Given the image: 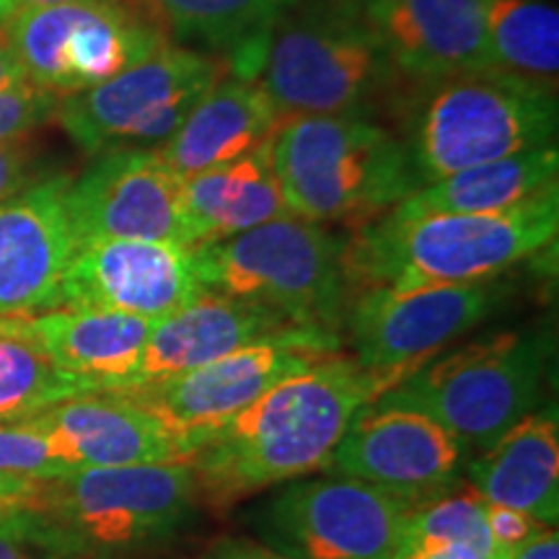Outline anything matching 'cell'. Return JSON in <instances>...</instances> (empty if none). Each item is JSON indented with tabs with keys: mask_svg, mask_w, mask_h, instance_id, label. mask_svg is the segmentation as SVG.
Segmentation results:
<instances>
[{
	"mask_svg": "<svg viewBox=\"0 0 559 559\" xmlns=\"http://www.w3.org/2000/svg\"><path fill=\"white\" fill-rule=\"evenodd\" d=\"M16 11H19V0H0V32L5 29V24H9Z\"/></svg>",
	"mask_w": 559,
	"mask_h": 559,
	"instance_id": "39",
	"label": "cell"
},
{
	"mask_svg": "<svg viewBox=\"0 0 559 559\" xmlns=\"http://www.w3.org/2000/svg\"><path fill=\"white\" fill-rule=\"evenodd\" d=\"M270 148L290 213L319 226L362 228L417 190L402 140L362 115L285 120Z\"/></svg>",
	"mask_w": 559,
	"mask_h": 559,
	"instance_id": "5",
	"label": "cell"
},
{
	"mask_svg": "<svg viewBox=\"0 0 559 559\" xmlns=\"http://www.w3.org/2000/svg\"><path fill=\"white\" fill-rule=\"evenodd\" d=\"M185 210L194 249L290 218L293 213L272 166L270 138L247 156L185 179Z\"/></svg>",
	"mask_w": 559,
	"mask_h": 559,
	"instance_id": "24",
	"label": "cell"
},
{
	"mask_svg": "<svg viewBox=\"0 0 559 559\" xmlns=\"http://www.w3.org/2000/svg\"><path fill=\"white\" fill-rule=\"evenodd\" d=\"M485 521L489 539L495 544V555H510V551L521 547L523 542L531 539L544 526V523L531 519L523 510L495 506V502H485Z\"/></svg>",
	"mask_w": 559,
	"mask_h": 559,
	"instance_id": "32",
	"label": "cell"
},
{
	"mask_svg": "<svg viewBox=\"0 0 559 559\" xmlns=\"http://www.w3.org/2000/svg\"><path fill=\"white\" fill-rule=\"evenodd\" d=\"M472 487L485 502L515 508L544 526L559 515V428L555 412L526 415L474 461Z\"/></svg>",
	"mask_w": 559,
	"mask_h": 559,
	"instance_id": "23",
	"label": "cell"
},
{
	"mask_svg": "<svg viewBox=\"0 0 559 559\" xmlns=\"http://www.w3.org/2000/svg\"><path fill=\"white\" fill-rule=\"evenodd\" d=\"M355 11L396 73L415 81L492 68L485 0H358Z\"/></svg>",
	"mask_w": 559,
	"mask_h": 559,
	"instance_id": "18",
	"label": "cell"
},
{
	"mask_svg": "<svg viewBox=\"0 0 559 559\" xmlns=\"http://www.w3.org/2000/svg\"><path fill=\"white\" fill-rule=\"evenodd\" d=\"M383 391L373 373L340 353L288 376L190 453L200 498L230 506L324 469L349 423Z\"/></svg>",
	"mask_w": 559,
	"mask_h": 559,
	"instance_id": "1",
	"label": "cell"
},
{
	"mask_svg": "<svg viewBox=\"0 0 559 559\" xmlns=\"http://www.w3.org/2000/svg\"><path fill=\"white\" fill-rule=\"evenodd\" d=\"M60 96L50 91L34 86V83H21L0 94V143L5 140H19L45 124L58 111Z\"/></svg>",
	"mask_w": 559,
	"mask_h": 559,
	"instance_id": "31",
	"label": "cell"
},
{
	"mask_svg": "<svg viewBox=\"0 0 559 559\" xmlns=\"http://www.w3.org/2000/svg\"><path fill=\"white\" fill-rule=\"evenodd\" d=\"M198 498L190 461H166L26 481L9 506L55 559H109L166 539Z\"/></svg>",
	"mask_w": 559,
	"mask_h": 559,
	"instance_id": "3",
	"label": "cell"
},
{
	"mask_svg": "<svg viewBox=\"0 0 559 559\" xmlns=\"http://www.w3.org/2000/svg\"><path fill=\"white\" fill-rule=\"evenodd\" d=\"M557 174L559 151L557 145H547V148L479 164L430 181L404 198L400 205L391 207L389 213L400 218L498 213V210L521 205L547 187L557 185Z\"/></svg>",
	"mask_w": 559,
	"mask_h": 559,
	"instance_id": "25",
	"label": "cell"
},
{
	"mask_svg": "<svg viewBox=\"0 0 559 559\" xmlns=\"http://www.w3.org/2000/svg\"><path fill=\"white\" fill-rule=\"evenodd\" d=\"M280 115L260 83L218 81L202 94L158 153L181 179L247 156L277 130Z\"/></svg>",
	"mask_w": 559,
	"mask_h": 559,
	"instance_id": "22",
	"label": "cell"
},
{
	"mask_svg": "<svg viewBox=\"0 0 559 559\" xmlns=\"http://www.w3.org/2000/svg\"><path fill=\"white\" fill-rule=\"evenodd\" d=\"M205 559H296L288 551H277L260 544H223Z\"/></svg>",
	"mask_w": 559,
	"mask_h": 559,
	"instance_id": "37",
	"label": "cell"
},
{
	"mask_svg": "<svg viewBox=\"0 0 559 559\" xmlns=\"http://www.w3.org/2000/svg\"><path fill=\"white\" fill-rule=\"evenodd\" d=\"M68 177H47L0 202V317L32 319L60 309L75 254Z\"/></svg>",
	"mask_w": 559,
	"mask_h": 559,
	"instance_id": "17",
	"label": "cell"
},
{
	"mask_svg": "<svg viewBox=\"0 0 559 559\" xmlns=\"http://www.w3.org/2000/svg\"><path fill=\"white\" fill-rule=\"evenodd\" d=\"M557 230L559 185L498 213H383L347 241L345 270L358 288L485 283L547 249Z\"/></svg>",
	"mask_w": 559,
	"mask_h": 559,
	"instance_id": "2",
	"label": "cell"
},
{
	"mask_svg": "<svg viewBox=\"0 0 559 559\" xmlns=\"http://www.w3.org/2000/svg\"><path fill=\"white\" fill-rule=\"evenodd\" d=\"M0 559H55L11 506H0Z\"/></svg>",
	"mask_w": 559,
	"mask_h": 559,
	"instance_id": "33",
	"label": "cell"
},
{
	"mask_svg": "<svg viewBox=\"0 0 559 559\" xmlns=\"http://www.w3.org/2000/svg\"><path fill=\"white\" fill-rule=\"evenodd\" d=\"M205 293L194 249L164 241H88L75 247L60 309H104L160 321Z\"/></svg>",
	"mask_w": 559,
	"mask_h": 559,
	"instance_id": "16",
	"label": "cell"
},
{
	"mask_svg": "<svg viewBox=\"0 0 559 559\" xmlns=\"http://www.w3.org/2000/svg\"><path fill=\"white\" fill-rule=\"evenodd\" d=\"M32 148L24 138L0 143V202L29 187Z\"/></svg>",
	"mask_w": 559,
	"mask_h": 559,
	"instance_id": "34",
	"label": "cell"
},
{
	"mask_svg": "<svg viewBox=\"0 0 559 559\" xmlns=\"http://www.w3.org/2000/svg\"><path fill=\"white\" fill-rule=\"evenodd\" d=\"M547 355L542 334H495L432 358L376 402L415 409L481 453L534 409Z\"/></svg>",
	"mask_w": 559,
	"mask_h": 559,
	"instance_id": "7",
	"label": "cell"
},
{
	"mask_svg": "<svg viewBox=\"0 0 559 559\" xmlns=\"http://www.w3.org/2000/svg\"><path fill=\"white\" fill-rule=\"evenodd\" d=\"M510 559H559V536L555 526H542L531 539L510 551Z\"/></svg>",
	"mask_w": 559,
	"mask_h": 559,
	"instance_id": "36",
	"label": "cell"
},
{
	"mask_svg": "<svg viewBox=\"0 0 559 559\" xmlns=\"http://www.w3.org/2000/svg\"><path fill=\"white\" fill-rule=\"evenodd\" d=\"M66 207L75 243L164 241L194 249L185 179L158 148L104 151L70 179Z\"/></svg>",
	"mask_w": 559,
	"mask_h": 559,
	"instance_id": "13",
	"label": "cell"
},
{
	"mask_svg": "<svg viewBox=\"0 0 559 559\" xmlns=\"http://www.w3.org/2000/svg\"><path fill=\"white\" fill-rule=\"evenodd\" d=\"M58 3H79V0H19V9H37V5H58Z\"/></svg>",
	"mask_w": 559,
	"mask_h": 559,
	"instance_id": "41",
	"label": "cell"
},
{
	"mask_svg": "<svg viewBox=\"0 0 559 559\" xmlns=\"http://www.w3.org/2000/svg\"><path fill=\"white\" fill-rule=\"evenodd\" d=\"M3 32L26 81L55 96L102 86L169 45L120 0L19 9Z\"/></svg>",
	"mask_w": 559,
	"mask_h": 559,
	"instance_id": "9",
	"label": "cell"
},
{
	"mask_svg": "<svg viewBox=\"0 0 559 559\" xmlns=\"http://www.w3.org/2000/svg\"><path fill=\"white\" fill-rule=\"evenodd\" d=\"M340 236L296 215L194 249V270L210 293L260 304L296 326L334 332L347 298Z\"/></svg>",
	"mask_w": 559,
	"mask_h": 559,
	"instance_id": "6",
	"label": "cell"
},
{
	"mask_svg": "<svg viewBox=\"0 0 559 559\" xmlns=\"http://www.w3.org/2000/svg\"><path fill=\"white\" fill-rule=\"evenodd\" d=\"M402 542L466 544L489 559L495 555V544L489 539L485 521V500L474 489L464 495H443V498L415 506Z\"/></svg>",
	"mask_w": 559,
	"mask_h": 559,
	"instance_id": "29",
	"label": "cell"
},
{
	"mask_svg": "<svg viewBox=\"0 0 559 559\" xmlns=\"http://www.w3.org/2000/svg\"><path fill=\"white\" fill-rule=\"evenodd\" d=\"M79 394L86 391L55 366L32 319L0 317V425L29 419Z\"/></svg>",
	"mask_w": 559,
	"mask_h": 559,
	"instance_id": "27",
	"label": "cell"
},
{
	"mask_svg": "<svg viewBox=\"0 0 559 559\" xmlns=\"http://www.w3.org/2000/svg\"><path fill=\"white\" fill-rule=\"evenodd\" d=\"M334 332L296 330L254 342L223 358L135 391H122L148 407L179 438L185 461L210 432L313 362L337 355Z\"/></svg>",
	"mask_w": 559,
	"mask_h": 559,
	"instance_id": "11",
	"label": "cell"
},
{
	"mask_svg": "<svg viewBox=\"0 0 559 559\" xmlns=\"http://www.w3.org/2000/svg\"><path fill=\"white\" fill-rule=\"evenodd\" d=\"M487 50L495 70L555 86L559 70V13L544 0H485Z\"/></svg>",
	"mask_w": 559,
	"mask_h": 559,
	"instance_id": "26",
	"label": "cell"
},
{
	"mask_svg": "<svg viewBox=\"0 0 559 559\" xmlns=\"http://www.w3.org/2000/svg\"><path fill=\"white\" fill-rule=\"evenodd\" d=\"M73 469L185 461L179 438L148 407L122 391H91L32 417Z\"/></svg>",
	"mask_w": 559,
	"mask_h": 559,
	"instance_id": "19",
	"label": "cell"
},
{
	"mask_svg": "<svg viewBox=\"0 0 559 559\" xmlns=\"http://www.w3.org/2000/svg\"><path fill=\"white\" fill-rule=\"evenodd\" d=\"M412 510L400 495L334 474L290 485L270 506L267 526L296 559H391Z\"/></svg>",
	"mask_w": 559,
	"mask_h": 559,
	"instance_id": "14",
	"label": "cell"
},
{
	"mask_svg": "<svg viewBox=\"0 0 559 559\" xmlns=\"http://www.w3.org/2000/svg\"><path fill=\"white\" fill-rule=\"evenodd\" d=\"M555 91L502 70L428 81L400 138L419 187L479 164L555 145Z\"/></svg>",
	"mask_w": 559,
	"mask_h": 559,
	"instance_id": "4",
	"label": "cell"
},
{
	"mask_svg": "<svg viewBox=\"0 0 559 559\" xmlns=\"http://www.w3.org/2000/svg\"><path fill=\"white\" fill-rule=\"evenodd\" d=\"M464 445L430 417L370 402L334 449L326 469L423 506L456 479Z\"/></svg>",
	"mask_w": 559,
	"mask_h": 559,
	"instance_id": "15",
	"label": "cell"
},
{
	"mask_svg": "<svg viewBox=\"0 0 559 559\" xmlns=\"http://www.w3.org/2000/svg\"><path fill=\"white\" fill-rule=\"evenodd\" d=\"M221 79V62L187 47L164 45L102 86L62 96V130L86 153L160 148L207 88Z\"/></svg>",
	"mask_w": 559,
	"mask_h": 559,
	"instance_id": "10",
	"label": "cell"
},
{
	"mask_svg": "<svg viewBox=\"0 0 559 559\" xmlns=\"http://www.w3.org/2000/svg\"><path fill=\"white\" fill-rule=\"evenodd\" d=\"M66 472H73L66 453L32 417L0 425V481L24 485Z\"/></svg>",
	"mask_w": 559,
	"mask_h": 559,
	"instance_id": "30",
	"label": "cell"
},
{
	"mask_svg": "<svg viewBox=\"0 0 559 559\" xmlns=\"http://www.w3.org/2000/svg\"><path fill=\"white\" fill-rule=\"evenodd\" d=\"M386 55L355 5H321L277 19L262 41V83L280 122L362 115L394 79Z\"/></svg>",
	"mask_w": 559,
	"mask_h": 559,
	"instance_id": "8",
	"label": "cell"
},
{
	"mask_svg": "<svg viewBox=\"0 0 559 559\" xmlns=\"http://www.w3.org/2000/svg\"><path fill=\"white\" fill-rule=\"evenodd\" d=\"M21 83H26L24 68H21L16 52L11 50L5 32H0V94L13 86H21Z\"/></svg>",
	"mask_w": 559,
	"mask_h": 559,
	"instance_id": "38",
	"label": "cell"
},
{
	"mask_svg": "<svg viewBox=\"0 0 559 559\" xmlns=\"http://www.w3.org/2000/svg\"><path fill=\"white\" fill-rule=\"evenodd\" d=\"M495 280L425 288H366L349 309L355 360L386 391L498 309Z\"/></svg>",
	"mask_w": 559,
	"mask_h": 559,
	"instance_id": "12",
	"label": "cell"
},
{
	"mask_svg": "<svg viewBox=\"0 0 559 559\" xmlns=\"http://www.w3.org/2000/svg\"><path fill=\"white\" fill-rule=\"evenodd\" d=\"M153 324L104 309H55L32 317L55 366L86 394L132 389Z\"/></svg>",
	"mask_w": 559,
	"mask_h": 559,
	"instance_id": "21",
	"label": "cell"
},
{
	"mask_svg": "<svg viewBox=\"0 0 559 559\" xmlns=\"http://www.w3.org/2000/svg\"><path fill=\"white\" fill-rule=\"evenodd\" d=\"M296 330L309 326L290 324L260 304L205 290L185 309L153 324L138 379L128 391L169 381L254 342L283 337Z\"/></svg>",
	"mask_w": 559,
	"mask_h": 559,
	"instance_id": "20",
	"label": "cell"
},
{
	"mask_svg": "<svg viewBox=\"0 0 559 559\" xmlns=\"http://www.w3.org/2000/svg\"><path fill=\"white\" fill-rule=\"evenodd\" d=\"M24 485H9V481H0V506H9V502L13 500V495H16Z\"/></svg>",
	"mask_w": 559,
	"mask_h": 559,
	"instance_id": "40",
	"label": "cell"
},
{
	"mask_svg": "<svg viewBox=\"0 0 559 559\" xmlns=\"http://www.w3.org/2000/svg\"><path fill=\"white\" fill-rule=\"evenodd\" d=\"M148 5L179 37L215 50L241 52L251 45V58H260V39L298 0H148Z\"/></svg>",
	"mask_w": 559,
	"mask_h": 559,
	"instance_id": "28",
	"label": "cell"
},
{
	"mask_svg": "<svg viewBox=\"0 0 559 559\" xmlns=\"http://www.w3.org/2000/svg\"><path fill=\"white\" fill-rule=\"evenodd\" d=\"M391 559H489L481 551L466 544H428V542H402Z\"/></svg>",
	"mask_w": 559,
	"mask_h": 559,
	"instance_id": "35",
	"label": "cell"
}]
</instances>
